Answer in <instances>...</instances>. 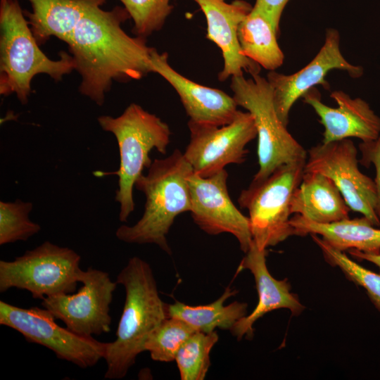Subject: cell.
Returning a JSON list of instances; mask_svg holds the SVG:
<instances>
[{
  "label": "cell",
  "instance_id": "obj_15",
  "mask_svg": "<svg viewBox=\"0 0 380 380\" xmlns=\"http://www.w3.org/2000/svg\"><path fill=\"white\" fill-rule=\"evenodd\" d=\"M203 13L207 22V39L213 42L221 50L223 68L218 75L223 82L229 77L259 74L260 65L246 57L241 52L238 29L240 23L253 6L246 1L193 0Z\"/></svg>",
  "mask_w": 380,
  "mask_h": 380
},
{
  "label": "cell",
  "instance_id": "obj_7",
  "mask_svg": "<svg viewBox=\"0 0 380 380\" xmlns=\"http://www.w3.org/2000/svg\"><path fill=\"white\" fill-rule=\"evenodd\" d=\"M305 162L283 165L265 180L251 182L239 194L238 203L248 211L253 241L258 248L266 249L294 235L291 204L303 179Z\"/></svg>",
  "mask_w": 380,
  "mask_h": 380
},
{
  "label": "cell",
  "instance_id": "obj_18",
  "mask_svg": "<svg viewBox=\"0 0 380 380\" xmlns=\"http://www.w3.org/2000/svg\"><path fill=\"white\" fill-rule=\"evenodd\" d=\"M243 270H248L254 277L258 303L251 314L239 319L230 330L238 339L252 338L253 324L269 312L286 308L293 316H298L303 311L304 306L297 295L291 292L288 281L276 279L270 273L266 264V249L258 248L253 241L237 272Z\"/></svg>",
  "mask_w": 380,
  "mask_h": 380
},
{
  "label": "cell",
  "instance_id": "obj_26",
  "mask_svg": "<svg viewBox=\"0 0 380 380\" xmlns=\"http://www.w3.org/2000/svg\"><path fill=\"white\" fill-rule=\"evenodd\" d=\"M331 265L338 267L346 277L363 287L373 303L380 310V274L374 273L350 259L344 251L328 244L319 235L310 234Z\"/></svg>",
  "mask_w": 380,
  "mask_h": 380
},
{
  "label": "cell",
  "instance_id": "obj_24",
  "mask_svg": "<svg viewBox=\"0 0 380 380\" xmlns=\"http://www.w3.org/2000/svg\"><path fill=\"white\" fill-rule=\"evenodd\" d=\"M216 331L194 332L181 346L175 361L182 380H203L210 366V353L218 341Z\"/></svg>",
  "mask_w": 380,
  "mask_h": 380
},
{
  "label": "cell",
  "instance_id": "obj_28",
  "mask_svg": "<svg viewBox=\"0 0 380 380\" xmlns=\"http://www.w3.org/2000/svg\"><path fill=\"white\" fill-rule=\"evenodd\" d=\"M134 23V32L146 37L160 30L171 13L172 0H120Z\"/></svg>",
  "mask_w": 380,
  "mask_h": 380
},
{
  "label": "cell",
  "instance_id": "obj_27",
  "mask_svg": "<svg viewBox=\"0 0 380 380\" xmlns=\"http://www.w3.org/2000/svg\"><path fill=\"white\" fill-rule=\"evenodd\" d=\"M33 204L17 199L0 201V245L27 241L41 230L39 224L29 218Z\"/></svg>",
  "mask_w": 380,
  "mask_h": 380
},
{
  "label": "cell",
  "instance_id": "obj_30",
  "mask_svg": "<svg viewBox=\"0 0 380 380\" xmlns=\"http://www.w3.org/2000/svg\"><path fill=\"white\" fill-rule=\"evenodd\" d=\"M289 1V0H255L253 7L267 16L279 34L281 17Z\"/></svg>",
  "mask_w": 380,
  "mask_h": 380
},
{
  "label": "cell",
  "instance_id": "obj_5",
  "mask_svg": "<svg viewBox=\"0 0 380 380\" xmlns=\"http://www.w3.org/2000/svg\"><path fill=\"white\" fill-rule=\"evenodd\" d=\"M101 127L112 133L118 141L120 153L119 169L115 172H94V175L118 176V189L115 200L120 204L119 220L127 221L134 210L133 188L144 168H149L152 161L150 152L156 148L165 154L170 144L169 126L160 118L144 110L136 103L129 104L116 118L101 115L98 118Z\"/></svg>",
  "mask_w": 380,
  "mask_h": 380
},
{
  "label": "cell",
  "instance_id": "obj_16",
  "mask_svg": "<svg viewBox=\"0 0 380 380\" xmlns=\"http://www.w3.org/2000/svg\"><path fill=\"white\" fill-rule=\"evenodd\" d=\"M330 96L337 103L336 108L322 103L315 87L303 96V101L314 109L324 126L322 143L351 137L365 142L380 136V118L365 100L353 99L343 91H334Z\"/></svg>",
  "mask_w": 380,
  "mask_h": 380
},
{
  "label": "cell",
  "instance_id": "obj_22",
  "mask_svg": "<svg viewBox=\"0 0 380 380\" xmlns=\"http://www.w3.org/2000/svg\"><path fill=\"white\" fill-rule=\"evenodd\" d=\"M277 34L267 16L253 6L238 29L242 53L266 70H275L284 60L277 42Z\"/></svg>",
  "mask_w": 380,
  "mask_h": 380
},
{
  "label": "cell",
  "instance_id": "obj_13",
  "mask_svg": "<svg viewBox=\"0 0 380 380\" xmlns=\"http://www.w3.org/2000/svg\"><path fill=\"white\" fill-rule=\"evenodd\" d=\"M227 177L225 169L208 177L193 172L188 178L189 213L194 223L208 234H232L246 253L253 241L250 222L233 203L227 189Z\"/></svg>",
  "mask_w": 380,
  "mask_h": 380
},
{
  "label": "cell",
  "instance_id": "obj_8",
  "mask_svg": "<svg viewBox=\"0 0 380 380\" xmlns=\"http://www.w3.org/2000/svg\"><path fill=\"white\" fill-rule=\"evenodd\" d=\"M80 259L72 249L46 241L12 261L0 260V292L16 288L41 300L72 293L82 271Z\"/></svg>",
  "mask_w": 380,
  "mask_h": 380
},
{
  "label": "cell",
  "instance_id": "obj_31",
  "mask_svg": "<svg viewBox=\"0 0 380 380\" xmlns=\"http://www.w3.org/2000/svg\"><path fill=\"white\" fill-rule=\"evenodd\" d=\"M350 255L360 260H367L376 266H377L380 270V253H367L355 249L349 250ZM380 274V272H379Z\"/></svg>",
  "mask_w": 380,
  "mask_h": 380
},
{
  "label": "cell",
  "instance_id": "obj_12",
  "mask_svg": "<svg viewBox=\"0 0 380 380\" xmlns=\"http://www.w3.org/2000/svg\"><path fill=\"white\" fill-rule=\"evenodd\" d=\"M82 286L75 293L46 297L42 305L73 332L92 336L110 331V305L118 284L104 271L89 267L80 272Z\"/></svg>",
  "mask_w": 380,
  "mask_h": 380
},
{
  "label": "cell",
  "instance_id": "obj_10",
  "mask_svg": "<svg viewBox=\"0 0 380 380\" xmlns=\"http://www.w3.org/2000/svg\"><path fill=\"white\" fill-rule=\"evenodd\" d=\"M190 140L184 156L194 173L210 177L229 164L246 160V145L257 137L250 113L238 110L234 120L223 126L201 124L189 120Z\"/></svg>",
  "mask_w": 380,
  "mask_h": 380
},
{
  "label": "cell",
  "instance_id": "obj_23",
  "mask_svg": "<svg viewBox=\"0 0 380 380\" xmlns=\"http://www.w3.org/2000/svg\"><path fill=\"white\" fill-rule=\"evenodd\" d=\"M236 292L227 286L220 298L206 305L194 306L179 301L167 304V317L181 319L204 333L212 332L216 328L231 330L239 319L246 315L248 307L247 303L238 301L224 305Z\"/></svg>",
  "mask_w": 380,
  "mask_h": 380
},
{
  "label": "cell",
  "instance_id": "obj_14",
  "mask_svg": "<svg viewBox=\"0 0 380 380\" xmlns=\"http://www.w3.org/2000/svg\"><path fill=\"white\" fill-rule=\"evenodd\" d=\"M334 69L344 70L354 78L361 77L363 73L362 67L352 65L341 53L338 31L329 28L323 46L303 68L291 75H284L274 70L267 73V80L272 89L277 113L286 126L291 108L298 99L317 84L329 89L325 77Z\"/></svg>",
  "mask_w": 380,
  "mask_h": 380
},
{
  "label": "cell",
  "instance_id": "obj_29",
  "mask_svg": "<svg viewBox=\"0 0 380 380\" xmlns=\"http://www.w3.org/2000/svg\"><path fill=\"white\" fill-rule=\"evenodd\" d=\"M362 158L359 161L365 166L372 164L376 175L374 179L376 191V204L375 211L380 219V136L372 141H362L359 144Z\"/></svg>",
  "mask_w": 380,
  "mask_h": 380
},
{
  "label": "cell",
  "instance_id": "obj_1",
  "mask_svg": "<svg viewBox=\"0 0 380 380\" xmlns=\"http://www.w3.org/2000/svg\"><path fill=\"white\" fill-rule=\"evenodd\" d=\"M90 7L68 42L76 70L81 76L80 92L102 106L112 83L139 80L153 72L151 53L144 37H130L121 24L130 18L125 8L104 11Z\"/></svg>",
  "mask_w": 380,
  "mask_h": 380
},
{
  "label": "cell",
  "instance_id": "obj_20",
  "mask_svg": "<svg viewBox=\"0 0 380 380\" xmlns=\"http://www.w3.org/2000/svg\"><path fill=\"white\" fill-rule=\"evenodd\" d=\"M290 222L294 235L317 234L339 251L355 249L367 253H380V229L375 228L365 216L319 224L296 214L291 217Z\"/></svg>",
  "mask_w": 380,
  "mask_h": 380
},
{
  "label": "cell",
  "instance_id": "obj_17",
  "mask_svg": "<svg viewBox=\"0 0 380 380\" xmlns=\"http://www.w3.org/2000/svg\"><path fill=\"white\" fill-rule=\"evenodd\" d=\"M151 61L153 72L163 77L179 95L190 121L223 126L234 120L239 110L233 96L182 75L170 65L167 53L154 49Z\"/></svg>",
  "mask_w": 380,
  "mask_h": 380
},
{
  "label": "cell",
  "instance_id": "obj_11",
  "mask_svg": "<svg viewBox=\"0 0 380 380\" xmlns=\"http://www.w3.org/2000/svg\"><path fill=\"white\" fill-rule=\"evenodd\" d=\"M357 149L350 139L321 143L307 151L304 172L329 177L340 190L351 210L361 213L374 226H380L375 208L376 191L374 179L358 167Z\"/></svg>",
  "mask_w": 380,
  "mask_h": 380
},
{
  "label": "cell",
  "instance_id": "obj_25",
  "mask_svg": "<svg viewBox=\"0 0 380 380\" xmlns=\"http://www.w3.org/2000/svg\"><path fill=\"white\" fill-rule=\"evenodd\" d=\"M196 331L181 319L167 317L149 335L144 344V350L155 361H175L181 346Z\"/></svg>",
  "mask_w": 380,
  "mask_h": 380
},
{
  "label": "cell",
  "instance_id": "obj_4",
  "mask_svg": "<svg viewBox=\"0 0 380 380\" xmlns=\"http://www.w3.org/2000/svg\"><path fill=\"white\" fill-rule=\"evenodd\" d=\"M0 94H15L23 105L31 82L38 74L56 81L75 70L70 53L61 52L51 60L39 47L18 0H0Z\"/></svg>",
  "mask_w": 380,
  "mask_h": 380
},
{
  "label": "cell",
  "instance_id": "obj_6",
  "mask_svg": "<svg viewBox=\"0 0 380 380\" xmlns=\"http://www.w3.org/2000/svg\"><path fill=\"white\" fill-rule=\"evenodd\" d=\"M230 87L236 103L251 113L257 129L259 169L251 182L265 180L283 165L306 160L307 151L277 113L267 78L259 74L248 79L233 76Z\"/></svg>",
  "mask_w": 380,
  "mask_h": 380
},
{
  "label": "cell",
  "instance_id": "obj_2",
  "mask_svg": "<svg viewBox=\"0 0 380 380\" xmlns=\"http://www.w3.org/2000/svg\"><path fill=\"white\" fill-rule=\"evenodd\" d=\"M116 281L125 290V300L116 338L108 343L104 360L105 379L124 378L137 357L145 351L149 335L167 317V304L161 299L150 265L139 257L131 258L119 272Z\"/></svg>",
  "mask_w": 380,
  "mask_h": 380
},
{
  "label": "cell",
  "instance_id": "obj_19",
  "mask_svg": "<svg viewBox=\"0 0 380 380\" xmlns=\"http://www.w3.org/2000/svg\"><path fill=\"white\" fill-rule=\"evenodd\" d=\"M291 210L319 224L349 218L351 210L333 180L319 172H304L293 193Z\"/></svg>",
  "mask_w": 380,
  "mask_h": 380
},
{
  "label": "cell",
  "instance_id": "obj_9",
  "mask_svg": "<svg viewBox=\"0 0 380 380\" xmlns=\"http://www.w3.org/2000/svg\"><path fill=\"white\" fill-rule=\"evenodd\" d=\"M46 308H23L0 301V324L20 333L32 343L52 350L58 358L81 368L94 367L104 359L108 343L60 327Z\"/></svg>",
  "mask_w": 380,
  "mask_h": 380
},
{
  "label": "cell",
  "instance_id": "obj_3",
  "mask_svg": "<svg viewBox=\"0 0 380 380\" xmlns=\"http://www.w3.org/2000/svg\"><path fill=\"white\" fill-rule=\"evenodd\" d=\"M193 172L179 149L167 158L155 159L134 185L146 196L143 215L132 226L119 227L116 237L128 243L156 244L170 255L167 236L176 217L191 210L188 178Z\"/></svg>",
  "mask_w": 380,
  "mask_h": 380
},
{
  "label": "cell",
  "instance_id": "obj_21",
  "mask_svg": "<svg viewBox=\"0 0 380 380\" xmlns=\"http://www.w3.org/2000/svg\"><path fill=\"white\" fill-rule=\"evenodd\" d=\"M32 12L25 15L37 43L55 37L68 44L86 11L94 4L106 0H27Z\"/></svg>",
  "mask_w": 380,
  "mask_h": 380
}]
</instances>
